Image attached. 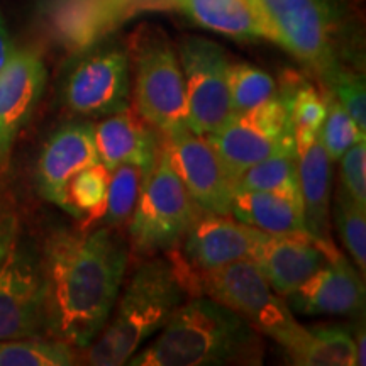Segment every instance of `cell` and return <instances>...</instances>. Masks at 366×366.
<instances>
[{
	"label": "cell",
	"instance_id": "1",
	"mask_svg": "<svg viewBox=\"0 0 366 366\" xmlns=\"http://www.w3.org/2000/svg\"><path fill=\"white\" fill-rule=\"evenodd\" d=\"M44 331L85 350L107 324L124 283L127 249L111 227L59 229L41 256Z\"/></svg>",
	"mask_w": 366,
	"mask_h": 366
},
{
	"label": "cell",
	"instance_id": "2",
	"mask_svg": "<svg viewBox=\"0 0 366 366\" xmlns=\"http://www.w3.org/2000/svg\"><path fill=\"white\" fill-rule=\"evenodd\" d=\"M162 334L127 361L131 366L262 365V334L209 295L185 300Z\"/></svg>",
	"mask_w": 366,
	"mask_h": 366
},
{
	"label": "cell",
	"instance_id": "3",
	"mask_svg": "<svg viewBox=\"0 0 366 366\" xmlns=\"http://www.w3.org/2000/svg\"><path fill=\"white\" fill-rule=\"evenodd\" d=\"M192 288L189 269L170 258L149 256L119 292L102 332L81 358L94 366L126 365L151 336L167 326Z\"/></svg>",
	"mask_w": 366,
	"mask_h": 366
},
{
	"label": "cell",
	"instance_id": "4",
	"mask_svg": "<svg viewBox=\"0 0 366 366\" xmlns=\"http://www.w3.org/2000/svg\"><path fill=\"white\" fill-rule=\"evenodd\" d=\"M127 56L134 75V111L162 136L185 129V80L167 34L159 27L141 26L131 36Z\"/></svg>",
	"mask_w": 366,
	"mask_h": 366
},
{
	"label": "cell",
	"instance_id": "5",
	"mask_svg": "<svg viewBox=\"0 0 366 366\" xmlns=\"http://www.w3.org/2000/svg\"><path fill=\"white\" fill-rule=\"evenodd\" d=\"M190 278L192 288L197 287L200 294L227 305L262 336L278 342L287 353L309 337V327H304L294 317L287 300L269 287L253 259H241L217 269L190 273Z\"/></svg>",
	"mask_w": 366,
	"mask_h": 366
},
{
	"label": "cell",
	"instance_id": "6",
	"mask_svg": "<svg viewBox=\"0 0 366 366\" xmlns=\"http://www.w3.org/2000/svg\"><path fill=\"white\" fill-rule=\"evenodd\" d=\"M200 214L202 210L173 170L162 139L158 157L127 222L132 251L149 258L173 249Z\"/></svg>",
	"mask_w": 366,
	"mask_h": 366
},
{
	"label": "cell",
	"instance_id": "7",
	"mask_svg": "<svg viewBox=\"0 0 366 366\" xmlns=\"http://www.w3.org/2000/svg\"><path fill=\"white\" fill-rule=\"evenodd\" d=\"M282 39V48L314 71L320 80L341 58V17L334 0H263Z\"/></svg>",
	"mask_w": 366,
	"mask_h": 366
},
{
	"label": "cell",
	"instance_id": "8",
	"mask_svg": "<svg viewBox=\"0 0 366 366\" xmlns=\"http://www.w3.org/2000/svg\"><path fill=\"white\" fill-rule=\"evenodd\" d=\"M187 97V127L209 136L234 117L227 84L229 61L221 46L205 38H185L178 48Z\"/></svg>",
	"mask_w": 366,
	"mask_h": 366
},
{
	"label": "cell",
	"instance_id": "9",
	"mask_svg": "<svg viewBox=\"0 0 366 366\" xmlns=\"http://www.w3.org/2000/svg\"><path fill=\"white\" fill-rule=\"evenodd\" d=\"M205 137L234 183L248 168L269 154L297 149L290 117L278 94L249 111L236 114L226 126Z\"/></svg>",
	"mask_w": 366,
	"mask_h": 366
},
{
	"label": "cell",
	"instance_id": "10",
	"mask_svg": "<svg viewBox=\"0 0 366 366\" xmlns=\"http://www.w3.org/2000/svg\"><path fill=\"white\" fill-rule=\"evenodd\" d=\"M68 73L63 99L81 116H112L129 107L131 65L127 49L116 43L94 44Z\"/></svg>",
	"mask_w": 366,
	"mask_h": 366
},
{
	"label": "cell",
	"instance_id": "11",
	"mask_svg": "<svg viewBox=\"0 0 366 366\" xmlns=\"http://www.w3.org/2000/svg\"><path fill=\"white\" fill-rule=\"evenodd\" d=\"M43 329L41 256L16 237L0 264V341L38 336Z\"/></svg>",
	"mask_w": 366,
	"mask_h": 366
},
{
	"label": "cell",
	"instance_id": "12",
	"mask_svg": "<svg viewBox=\"0 0 366 366\" xmlns=\"http://www.w3.org/2000/svg\"><path fill=\"white\" fill-rule=\"evenodd\" d=\"M173 170L202 212L231 214L236 192L234 178L229 175L217 151L205 136L180 129L162 136Z\"/></svg>",
	"mask_w": 366,
	"mask_h": 366
},
{
	"label": "cell",
	"instance_id": "13",
	"mask_svg": "<svg viewBox=\"0 0 366 366\" xmlns=\"http://www.w3.org/2000/svg\"><path fill=\"white\" fill-rule=\"evenodd\" d=\"M127 0H43L46 36L68 54L79 56L132 16Z\"/></svg>",
	"mask_w": 366,
	"mask_h": 366
},
{
	"label": "cell",
	"instance_id": "14",
	"mask_svg": "<svg viewBox=\"0 0 366 366\" xmlns=\"http://www.w3.org/2000/svg\"><path fill=\"white\" fill-rule=\"evenodd\" d=\"M183 237V267L199 273L251 259L267 232L237 221L231 214L202 212Z\"/></svg>",
	"mask_w": 366,
	"mask_h": 366
},
{
	"label": "cell",
	"instance_id": "15",
	"mask_svg": "<svg viewBox=\"0 0 366 366\" xmlns=\"http://www.w3.org/2000/svg\"><path fill=\"white\" fill-rule=\"evenodd\" d=\"M46 76L43 59L29 49L14 51L0 68V167L7 163L14 141L38 105Z\"/></svg>",
	"mask_w": 366,
	"mask_h": 366
},
{
	"label": "cell",
	"instance_id": "16",
	"mask_svg": "<svg viewBox=\"0 0 366 366\" xmlns=\"http://www.w3.org/2000/svg\"><path fill=\"white\" fill-rule=\"evenodd\" d=\"M337 253L334 244H324L312 236L267 234L251 259L269 287L285 299Z\"/></svg>",
	"mask_w": 366,
	"mask_h": 366
},
{
	"label": "cell",
	"instance_id": "17",
	"mask_svg": "<svg viewBox=\"0 0 366 366\" xmlns=\"http://www.w3.org/2000/svg\"><path fill=\"white\" fill-rule=\"evenodd\" d=\"M94 126L71 122L49 136L38 159L36 180L46 200L66 210V185L76 173L99 163Z\"/></svg>",
	"mask_w": 366,
	"mask_h": 366
},
{
	"label": "cell",
	"instance_id": "18",
	"mask_svg": "<svg viewBox=\"0 0 366 366\" xmlns=\"http://www.w3.org/2000/svg\"><path fill=\"white\" fill-rule=\"evenodd\" d=\"M365 297L358 268L337 253L285 300L302 315H358L365 309Z\"/></svg>",
	"mask_w": 366,
	"mask_h": 366
},
{
	"label": "cell",
	"instance_id": "19",
	"mask_svg": "<svg viewBox=\"0 0 366 366\" xmlns=\"http://www.w3.org/2000/svg\"><path fill=\"white\" fill-rule=\"evenodd\" d=\"M192 21L234 39H268L282 46L280 34L263 0H167Z\"/></svg>",
	"mask_w": 366,
	"mask_h": 366
},
{
	"label": "cell",
	"instance_id": "20",
	"mask_svg": "<svg viewBox=\"0 0 366 366\" xmlns=\"http://www.w3.org/2000/svg\"><path fill=\"white\" fill-rule=\"evenodd\" d=\"M94 137L99 159L109 170L126 163L151 170L162 146V134L129 107L94 126Z\"/></svg>",
	"mask_w": 366,
	"mask_h": 366
},
{
	"label": "cell",
	"instance_id": "21",
	"mask_svg": "<svg viewBox=\"0 0 366 366\" xmlns=\"http://www.w3.org/2000/svg\"><path fill=\"white\" fill-rule=\"evenodd\" d=\"M297 162L305 229L314 239L324 244H332V162L320 136L309 144L297 148Z\"/></svg>",
	"mask_w": 366,
	"mask_h": 366
},
{
	"label": "cell",
	"instance_id": "22",
	"mask_svg": "<svg viewBox=\"0 0 366 366\" xmlns=\"http://www.w3.org/2000/svg\"><path fill=\"white\" fill-rule=\"evenodd\" d=\"M231 216L272 236H310L300 200L273 192L236 190Z\"/></svg>",
	"mask_w": 366,
	"mask_h": 366
},
{
	"label": "cell",
	"instance_id": "23",
	"mask_svg": "<svg viewBox=\"0 0 366 366\" xmlns=\"http://www.w3.org/2000/svg\"><path fill=\"white\" fill-rule=\"evenodd\" d=\"M277 94L285 104L294 131L295 148L309 144L319 136L326 117V100L322 90L300 73L288 70L277 85Z\"/></svg>",
	"mask_w": 366,
	"mask_h": 366
},
{
	"label": "cell",
	"instance_id": "24",
	"mask_svg": "<svg viewBox=\"0 0 366 366\" xmlns=\"http://www.w3.org/2000/svg\"><path fill=\"white\" fill-rule=\"evenodd\" d=\"M287 355L299 366H356L353 332L341 324L310 327L307 340Z\"/></svg>",
	"mask_w": 366,
	"mask_h": 366
},
{
	"label": "cell",
	"instance_id": "25",
	"mask_svg": "<svg viewBox=\"0 0 366 366\" xmlns=\"http://www.w3.org/2000/svg\"><path fill=\"white\" fill-rule=\"evenodd\" d=\"M236 190L273 192L300 200L297 149H283L253 164L236 180Z\"/></svg>",
	"mask_w": 366,
	"mask_h": 366
},
{
	"label": "cell",
	"instance_id": "26",
	"mask_svg": "<svg viewBox=\"0 0 366 366\" xmlns=\"http://www.w3.org/2000/svg\"><path fill=\"white\" fill-rule=\"evenodd\" d=\"M111 170L102 162L76 173L66 185V212L84 221L81 229H90L104 216Z\"/></svg>",
	"mask_w": 366,
	"mask_h": 366
},
{
	"label": "cell",
	"instance_id": "27",
	"mask_svg": "<svg viewBox=\"0 0 366 366\" xmlns=\"http://www.w3.org/2000/svg\"><path fill=\"white\" fill-rule=\"evenodd\" d=\"M76 347L49 336L0 341V366H68L75 365Z\"/></svg>",
	"mask_w": 366,
	"mask_h": 366
},
{
	"label": "cell",
	"instance_id": "28",
	"mask_svg": "<svg viewBox=\"0 0 366 366\" xmlns=\"http://www.w3.org/2000/svg\"><path fill=\"white\" fill-rule=\"evenodd\" d=\"M148 173L149 170L146 168L131 163L119 164L111 170L107 204H105L104 216L100 219L102 226L114 229L129 222Z\"/></svg>",
	"mask_w": 366,
	"mask_h": 366
},
{
	"label": "cell",
	"instance_id": "29",
	"mask_svg": "<svg viewBox=\"0 0 366 366\" xmlns=\"http://www.w3.org/2000/svg\"><path fill=\"white\" fill-rule=\"evenodd\" d=\"M227 84L234 116L277 95V81L272 75L248 63H229Z\"/></svg>",
	"mask_w": 366,
	"mask_h": 366
},
{
	"label": "cell",
	"instance_id": "30",
	"mask_svg": "<svg viewBox=\"0 0 366 366\" xmlns=\"http://www.w3.org/2000/svg\"><path fill=\"white\" fill-rule=\"evenodd\" d=\"M332 216L336 229L340 232L342 244L351 258L355 259L356 268L365 273L366 269V207L350 199L345 190L337 192L334 199Z\"/></svg>",
	"mask_w": 366,
	"mask_h": 366
},
{
	"label": "cell",
	"instance_id": "31",
	"mask_svg": "<svg viewBox=\"0 0 366 366\" xmlns=\"http://www.w3.org/2000/svg\"><path fill=\"white\" fill-rule=\"evenodd\" d=\"M322 94L326 100V117H324L319 136L331 162H340L347 148H351L356 141L365 139L366 132L360 131L353 117L347 114L331 92L322 86Z\"/></svg>",
	"mask_w": 366,
	"mask_h": 366
},
{
	"label": "cell",
	"instance_id": "32",
	"mask_svg": "<svg viewBox=\"0 0 366 366\" xmlns=\"http://www.w3.org/2000/svg\"><path fill=\"white\" fill-rule=\"evenodd\" d=\"M322 84L324 89L331 92L353 117L360 131L366 132V90L363 75L351 66L341 65L329 73Z\"/></svg>",
	"mask_w": 366,
	"mask_h": 366
},
{
	"label": "cell",
	"instance_id": "33",
	"mask_svg": "<svg viewBox=\"0 0 366 366\" xmlns=\"http://www.w3.org/2000/svg\"><path fill=\"white\" fill-rule=\"evenodd\" d=\"M341 162V189L351 200L366 207V143L365 139L345 151Z\"/></svg>",
	"mask_w": 366,
	"mask_h": 366
},
{
	"label": "cell",
	"instance_id": "34",
	"mask_svg": "<svg viewBox=\"0 0 366 366\" xmlns=\"http://www.w3.org/2000/svg\"><path fill=\"white\" fill-rule=\"evenodd\" d=\"M17 237V219L12 212L0 210V264L4 263L11 249L12 242Z\"/></svg>",
	"mask_w": 366,
	"mask_h": 366
},
{
	"label": "cell",
	"instance_id": "35",
	"mask_svg": "<svg viewBox=\"0 0 366 366\" xmlns=\"http://www.w3.org/2000/svg\"><path fill=\"white\" fill-rule=\"evenodd\" d=\"M14 51H16V49H14L11 36H9L6 24H4L2 17H0V68L6 65L9 58L14 54Z\"/></svg>",
	"mask_w": 366,
	"mask_h": 366
},
{
	"label": "cell",
	"instance_id": "36",
	"mask_svg": "<svg viewBox=\"0 0 366 366\" xmlns=\"http://www.w3.org/2000/svg\"><path fill=\"white\" fill-rule=\"evenodd\" d=\"M353 332V340H355V355H356V366H363L365 361V350H366V342H365V327H355L351 329Z\"/></svg>",
	"mask_w": 366,
	"mask_h": 366
}]
</instances>
